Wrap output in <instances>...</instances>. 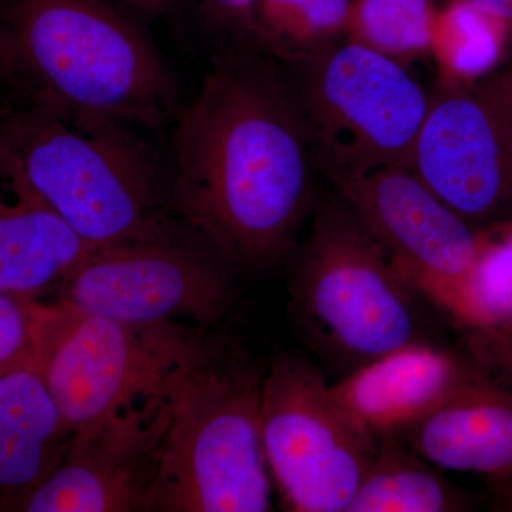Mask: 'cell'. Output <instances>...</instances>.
<instances>
[{"label": "cell", "mask_w": 512, "mask_h": 512, "mask_svg": "<svg viewBox=\"0 0 512 512\" xmlns=\"http://www.w3.org/2000/svg\"><path fill=\"white\" fill-rule=\"evenodd\" d=\"M0 32L28 100L151 130L183 107L156 46L113 0H2Z\"/></svg>", "instance_id": "2"}, {"label": "cell", "mask_w": 512, "mask_h": 512, "mask_svg": "<svg viewBox=\"0 0 512 512\" xmlns=\"http://www.w3.org/2000/svg\"><path fill=\"white\" fill-rule=\"evenodd\" d=\"M264 375L234 343L197 335L171 376L148 511L272 510L259 429Z\"/></svg>", "instance_id": "4"}, {"label": "cell", "mask_w": 512, "mask_h": 512, "mask_svg": "<svg viewBox=\"0 0 512 512\" xmlns=\"http://www.w3.org/2000/svg\"><path fill=\"white\" fill-rule=\"evenodd\" d=\"M466 2L487 18L497 20L504 25L512 22V0H466Z\"/></svg>", "instance_id": "26"}, {"label": "cell", "mask_w": 512, "mask_h": 512, "mask_svg": "<svg viewBox=\"0 0 512 512\" xmlns=\"http://www.w3.org/2000/svg\"><path fill=\"white\" fill-rule=\"evenodd\" d=\"M468 348L512 367V302L491 328L471 332Z\"/></svg>", "instance_id": "24"}, {"label": "cell", "mask_w": 512, "mask_h": 512, "mask_svg": "<svg viewBox=\"0 0 512 512\" xmlns=\"http://www.w3.org/2000/svg\"><path fill=\"white\" fill-rule=\"evenodd\" d=\"M255 0H198L204 22L231 40V46H247L249 22Z\"/></svg>", "instance_id": "23"}, {"label": "cell", "mask_w": 512, "mask_h": 512, "mask_svg": "<svg viewBox=\"0 0 512 512\" xmlns=\"http://www.w3.org/2000/svg\"><path fill=\"white\" fill-rule=\"evenodd\" d=\"M8 107L9 106H5V104L0 103V117H2L3 114H5V111L8 110Z\"/></svg>", "instance_id": "29"}, {"label": "cell", "mask_w": 512, "mask_h": 512, "mask_svg": "<svg viewBox=\"0 0 512 512\" xmlns=\"http://www.w3.org/2000/svg\"><path fill=\"white\" fill-rule=\"evenodd\" d=\"M259 429L269 476L295 512H346L379 440L340 409L318 367L289 353L265 370Z\"/></svg>", "instance_id": "8"}, {"label": "cell", "mask_w": 512, "mask_h": 512, "mask_svg": "<svg viewBox=\"0 0 512 512\" xmlns=\"http://www.w3.org/2000/svg\"><path fill=\"white\" fill-rule=\"evenodd\" d=\"M70 436L35 370L0 377V511L52 473Z\"/></svg>", "instance_id": "16"}, {"label": "cell", "mask_w": 512, "mask_h": 512, "mask_svg": "<svg viewBox=\"0 0 512 512\" xmlns=\"http://www.w3.org/2000/svg\"><path fill=\"white\" fill-rule=\"evenodd\" d=\"M289 66L313 165L330 181L413 168L431 96L403 63L346 39Z\"/></svg>", "instance_id": "6"}, {"label": "cell", "mask_w": 512, "mask_h": 512, "mask_svg": "<svg viewBox=\"0 0 512 512\" xmlns=\"http://www.w3.org/2000/svg\"><path fill=\"white\" fill-rule=\"evenodd\" d=\"M113 2L120 3L131 10L141 13V15L151 16L156 18L161 13L170 8L173 0H113Z\"/></svg>", "instance_id": "27"}, {"label": "cell", "mask_w": 512, "mask_h": 512, "mask_svg": "<svg viewBox=\"0 0 512 512\" xmlns=\"http://www.w3.org/2000/svg\"><path fill=\"white\" fill-rule=\"evenodd\" d=\"M504 23L477 12L466 0H454L437 15L431 50L454 74H468L490 64L497 46V32Z\"/></svg>", "instance_id": "21"}, {"label": "cell", "mask_w": 512, "mask_h": 512, "mask_svg": "<svg viewBox=\"0 0 512 512\" xmlns=\"http://www.w3.org/2000/svg\"><path fill=\"white\" fill-rule=\"evenodd\" d=\"M168 423L167 390L109 420L72 431L52 473L9 511H148Z\"/></svg>", "instance_id": "12"}, {"label": "cell", "mask_w": 512, "mask_h": 512, "mask_svg": "<svg viewBox=\"0 0 512 512\" xmlns=\"http://www.w3.org/2000/svg\"><path fill=\"white\" fill-rule=\"evenodd\" d=\"M12 84L8 55H6L5 43H3L2 32H0V86Z\"/></svg>", "instance_id": "28"}, {"label": "cell", "mask_w": 512, "mask_h": 512, "mask_svg": "<svg viewBox=\"0 0 512 512\" xmlns=\"http://www.w3.org/2000/svg\"><path fill=\"white\" fill-rule=\"evenodd\" d=\"M92 249L36 191L0 137V291L36 299Z\"/></svg>", "instance_id": "15"}, {"label": "cell", "mask_w": 512, "mask_h": 512, "mask_svg": "<svg viewBox=\"0 0 512 512\" xmlns=\"http://www.w3.org/2000/svg\"><path fill=\"white\" fill-rule=\"evenodd\" d=\"M352 0H255L247 46L295 64L338 42L348 30Z\"/></svg>", "instance_id": "18"}, {"label": "cell", "mask_w": 512, "mask_h": 512, "mask_svg": "<svg viewBox=\"0 0 512 512\" xmlns=\"http://www.w3.org/2000/svg\"><path fill=\"white\" fill-rule=\"evenodd\" d=\"M197 335L177 322L131 325L36 301L32 369L66 426L80 430L167 393Z\"/></svg>", "instance_id": "7"}, {"label": "cell", "mask_w": 512, "mask_h": 512, "mask_svg": "<svg viewBox=\"0 0 512 512\" xmlns=\"http://www.w3.org/2000/svg\"><path fill=\"white\" fill-rule=\"evenodd\" d=\"M168 210L232 265L262 269L295 248L313 205V160L276 60L227 46L174 119Z\"/></svg>", "instance_id": "1"}, {"label": "cell", "mask_w": 512, "mask_h": 512, "mask_svg": "<svg viewBox=\"0 0 512 512\" xmlns=\"http://www.w3.org/2000/svg\"><path fill=\"white\" fill-rule=\"evenodd\" d=\"M332 183L403 278L464 326L468 292L485 248L484 228L468 224L402 165H383Z\"/></svg>", "instance_id": "10"}, {"label": "cell", "mask_w": 512, "mask_h": 512, "mask_svg": "<svg viewBox=\"0 0 512 512\" xmlns=\"http://www.w3.org/2000/svg\"><path fill=\"white\" fill-rule=\"evenodd\" d=\"M228 265L175 218L156 237L92 249L57 286V299L131 325L178 319L214 325L232 303Z\"/></svg>", "instance_id": "9"}, {"label": "cell", "mask_w": 512, "mask_h": 512, "mask_svg": "<svg viewBox=\"0 0 512 512\" xmlns=\"http://www.w3.org/2000/svg\"><path fill=\"white\" fill-rule=\"evenodd\" d=\"M467 355L446 399L397 436L433 466L487 478L512 504V367Z\"/></svg>", "instance_id": "13"}, {"label": "cell", "mask_w": 512, "mask_h": 512, "mask_svg": "<svg viewBox=\"0 0 512 512\" xmlns=\"http://www.w3.org/2000/svg\"><path fill=\"white\" fill-rule=\"evenodd\" d=\"M412 170L468 224L512 221V124L478 87L431 96Z\"/></svg>", "instance_id": "11"}, {"label": "cell", "mask_w": 512, "mask_h": 512, "mask_svg": "<svg viewBox=\"0 0 512 512\" xmlns=\"http://www.w3.org/2000/svg\"><path fill=\"white\" fill-rule=\"evenodd\" d=\"M485 248L470 292L464 328H491L512 302V221L485 227Z\"/></svg>", "instance_id": "20"}, {"label": "cell", "mask_w": 512, "mask_h": 512, "mask_svg": "<svg viewBox=\"0 0 512 512\" xmlns=\"http://www.w3.org/2000/svg\"><path fill=\"white\" fill-rule=\"evenodd\" d=\"M420 296L342 198L316 208L293 261L291 306L318 352L352 372L384 353L427 342Z\"/></svg>", "instance_id": "5"}, {"label": "cell", "mask_w": 512, "mask_h": 512, "mask_svg": "<svg viewBox=\"0 0 512 512\" xmlns=\"http://www.w3.org/2000/svg\"><path fill=\"white\" fill-rule=\"evenodd\" d=\"M466 497L397 434H384L346 512H457Z\"/></svg>", "instance_id": "17"}, {"label": "cell", "mask_w": 512, "mask_h": 512, "mask_svg": "<svg viewBox=\"0 0 512 512\" xmlns=\"http://www.w3.org/2000/svg\"><path fill=\"white\" fill-rule=\"evenodd\" d=\"M477 87L481 93L500 107L512 124V62L500 72L490 74Z\"/></svg>", "instance_id": "25"}, {"label": "cell", "mask_w": 512, "mask_h": 512, "mask_svg": "<svg viewBox=\"0 0 512 512\" xmlns=\"http://www.w3.org/2000/svg\"><path fill=\"white\" fill-rule=\"evenodd\" d=\"M136 128L32 100L0 117L30 183L93 249L156 237L175 221L167 161Z\"/></svg>", "instance_id": "3"}, {"label": "cell", "mask_w": 512, "mask_h": 512, "mask_svg": "<svg viewBox=\"0 0 512 512\" xmlns=\"http://www.w3.org/2000/svg\"><path fill=\"white\" fill-rule=\"evenodd\" d=\"M36 299L0 291V377L32 369Z\"/></svg>", "instance_id": "22"}, {"label": "cell", "mask_w": 512, "mask_h": 512, "mask_svg": "<svg viewBox=\"0 0 512 512\" xmlns=\"http://www.w3.org/2000/svg\"><path fill=\"white\" fill-rule=\"evenodd\" d=\"M436 19L433 0H352L346 36L403 63L431 50Z\"/></svg>", "instance_id": "19"}, {"label": "cell", "mask_w": 512, "mask_h": 512, "mask_svg": "<svg viewBox=\"0 0 512 512\" xmlns=\"http://www.w3.org/2000/svg\"><path fill=\"white\" fill-rule=\"evenodd\" d=\"M468 355L429 342L409 343L352 370L330 386L335 402L360 429L379 439L427 416L463 376Z\"/></svg>", "instance_id": "14"}]
</instances>
